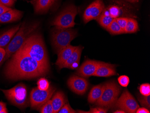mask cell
Segmentation results:
<instances>
[{
	"mask_svg": "<svg viewBox=\"0 0 150 113\" xmlns=\"http://www.w3.org/2000/svg\"><path fill=\"white\" fill-rule=\"evenodd\" d=\"M49 72L21 48L12 55L6 65L5 75L11 80L43 76Z\"/></svg>",
	"mask_w": 150,
	"mask_h": 113,
	"instance_id": "obj_1",
	"label": "cell"
},
{
	"mask_svg": "<svg viewBox=\"0 0 150 113\" xmlns=\"http://www.w3.org/2000/svg\"><path fill=\"white\" fill-rule=\"evenodd\" d=\"M49 72L50 65L42 36L39 33H33L20 48Z\"/></svg>",
	"mask_w": 150,
	"mask_h": 113,
	"instance_id": "obj_2",
	"label": "cell"
},
{
	"mask_svg": "<svg viewBox=\"0 0 150 113\" xmlns=\"http://www.w3.org/2000/svg\"><path fill=\"white\" fill-rule=\"evenodd\" d=\"M40 23L38 22L32 23L23 22L21 24L18 31L5 48L6 55L2 63L7 60V59L20 49L26 39L36 31Z\"/></svg>",
	"mask_w": 150,
	"mask_h": 113,
	"instance_id": "obj_3",
	"label": "cell"
},
{
	"mask_svg": "<svg viewBox=\"0 0 150 113\" xmlns=\"http://www.w3.org/2000/svg\"><path fill=\"white\" fill-rule=\"evenodd\" d=\"M77 32L75 29L55 26L52 32V44L57 53L70 45L76 38Z\"/></svg>",
	"mask_w": 150,
	"mask_h": 113,
	"instance_id": "obj_4",
	"label": "cell"
},
{
	"mask_svg": "<svg viewBox=\"0 0 150 113\" xmlns=\"http://www.w3.org/2000/svg\"><path fill=\"white\" fill-rule=\"evenodd\" d=\"M120 87L115 82L104 83L102 96L95 102V104L98 107L107 109L114 106L120 94Z\"/></svg>",
	"mask_w": 150,
	"mask_h": 113,
	"instance_id": "obj_5",
	"label": "cell"
},
{
	"mask_svg": "<svg viewBox=\"0 0 150 113\" xmlns=\"http://www.w3.org/2000/svg\"><path fill=\"white\" fill-rule=\"evenodd\" d=\"M1 90L8 101L13 105L20 108L28 106L27 90L24 84L20 83L8 90Z\"/></svg>",
	"mask_w": 150,
	"mask_h": 113,
	"instance_id": "obj_6",
	"label": "cell"
},
{
	"mask_svg": "<svg viewBox=\"0 0 150 113\" xmlns=\"http://www.w3.org/2000/svg\"><path fill=\"white\" fill-rule=\"evenodd\" d=\"M77 8L73 4L67 6L55 18L52 25L63 28H71L75 25V18L77 14Z\"/></svg>",
	"mask_w": 150,
	"mask_h": 113,
	"instance_id": "obj_7",
	"label": "cell"
},
{
	"mask_svg": "<svg viewBox=\"0 0 150 113\" xmlns=\"http://www.w3.org/2000/svg\"><path fill=\"white\" fill-rule=\"evenodd\" d=\"M55 90L56 88L52 86L46 90H40L38 87L34 88L30 93L31 108L33 109L40 110L42 106L50 99Z\"/></svg>",
	"mask_w": 150,
	"mask_h": 113,
	"instance_id": "obj_8",
	"label": "cell"
},
{
	"mask_svg": "<svg viewBox=\"0 0 150 113\" xmlns=\"http://www.w3.org/2000/svg\"><path fill=\"white\" fill-rule=\"evenodd\" d=\"M114 105L125 113H136L139 108L135 99L127 90L124 91L120 97L118 98Z\"/></svg>",
	"mask_w": 150,
	"mask_h": 113,
	"instance_id": "obj_9",
	"label": "cell"
},
{
	"mask_svg": "<svg viewBox=\"0 0 150 113\" xmlns=\"http://www.w3.org/2000/svg\"><path fill=\"white\" fill-rule=\"evenodd\" d=\"M105 6L102 0H95L87 7L83 14V21L85 23L96 19L104 11Z\"/></svg>",
	"mask_w": 150,
	"mask_h": 113,
	"instance_id": "obj_10",
	"label": "cell"
},
{
	"mask_svg": "<svg viewBox=\"0 0 150 113\" xmlns=\"http://www.w3.org/2000/svg\"><path fill=\"white\" fill-rule=\"evenodd\" d=\"M70 89L75 93L83 95L88 90V82L84 77L79 76H72L67 81Z\"/></svg>",
	"mask_w": 150,
	"mask_h": 113,
	"instance_id": "obj_11",
	"label": "cell"
},
{
	"mask_svg": "<svg viewBox=\"0 0 150 113\" xmlns=\"http://www.w3.org/2000/svg\"><path fill=\"white\" fill-rule=\"evenodd\" d=\"M100 61L95 60H86L83 64L77 69L76 74L79 76L84 78L90 77L94 75L96 71Z\"/></svg>",
	"mask_w": 150,
	"mask_h": 113,
	"instance_id": "obj_12",
	"label": "cell"
},
{
	"mask_svg": "<svg viewBox=\"0 0 150 113\" xmlns=\"http://www.w3.org/2000/svg\"><path fill=\"white\" fill-rule=\"evenodd\" d=\"M117 75L115 65L105 62H99L98 67L93 76L108 77Z\"/></svg>",
	"mask_w": 150,
	"mask_h": 113,
	"instance_id": "obj_13",
	"label": "cell"
},
{
	"mask_svg": "<svg viewBox=\"0 0 150 113\" xmlns=\"http://www.w3.org/2000/svg\"><path fill=\"white\" fill-rule=\"evenodd\" d=\"M83 48L81 46H76L72 54L62 65L61 69L64 68L74 69L77 68L80 62L81 54Z\"/></svg>",
	"mask_w": 150,
	"mask_h": 113,
	"instance_id": "obj_14",
	"label": "cell"
},
{
	"mask_svg": "<svg viewBox=\"0 0 150 113\" xmlns=\"http://www.w3.org/2000/svg\"><path fill=\"white\" fill-rule=\"evenodd\" d=\"M23 12L21 11L11 9L0 16V23H8L20 20L22 17Z\"/></svg>",
	"mask_w": 150,
	"mask_h": 113,
	"instance_id": "obj_15",
	"label": "cell"
},
{
	"mask_svg": "<svg viewBox=\"0 0 150 113\" xmlns=\"http://www.w3.org/2000/svg\"><path fill=\"white\" fill-rule=\"evenodd\" d=\"M76 48V46L69 45L58 53V59L55 64L59 69H61L62 65L69 58Z\"/></svg>",
	"mask_w": 150,
	"mask_h": 113,
	"instance_id": "obj_16",
	"label": "cell"
},
{
	"mask_svg": "<svg viewBox=\"0 0 150 113\" xmlns=\"http://www.w3.org/2000/svg\"><path fill=\"white\" fill-rule=\"evenodd\" d=\"M20 25L21 24H18L10 28L0 35V48L5 49L9 44L13 36L20 28Z\"/></svg>",
	"mask_w": 150,
	"mask_h": 113,
	"instance_id": "obj_17",
	"label": "cell"
},
{
	"mask_svg": "<svg viewBox=\"0 0 150 113\" xmlns=\"http://www.w3.org/2000/svg\"><path fill=\"white\" fill-rule=\"evenodd\" d=\"M30 2L33 4L37 14L48 11L54 3L52 0H32Z\"/></svg>",
	"mask_w": 150,
	"mask_h": 113,
	"instance_id": "obj_18",
	"label": "cell"
},
{
	"mask_svg": "<svg viewBox=\"0 0 150 113\" xmlns=\"http://www.w3.org/2000/svg\"><path fill=\"white\" fill-rule=\"evenodd\" d=\"M54 113H57L67 102V99L64 92H57L51 99Z\"/></svg>",
	"mask_w": 150,
	"mask_h": 113,
	"instance_id": "obj_19",
	"label": "cell"
},
{
	"mask_svg": "<svg viewBox=\"0 0 150 113\" xmlns=\"http://www.w3.org/2000/svg\"><path fill=\"white\" fill-rule=\"evenodd\" d=\"M103 87L104 84H100L93 87L88 94V102L93 104L96 102L102 96Z\"/></svg>",
	"mask_w": 150,
	"mask_h": 113,
	"instance_id": "obj_20",
	"label": "cell"
},
{
	"mask_svg": "<svg viewBox=\"0 0 150 113\" xmlns=\"http://www.w3.org/2000/svg\"><path fill=\"white\" fill-rule=\"evenodd\" d=\"M139 30V25L137 21L132 18H128L126 27L124 33H136Z\"/></svg>",
	"mask_w": 150,
	"mask_h": 113,
	"instance_id": "obj_21",
	"label": "cell"
},
{
	"mask_svg": "<svg viewBox=\"0 0 150 113\" xmlns=\"http://www.w3.org/2000/svg\"><path fill=\"white\" fill-rule=\"evenodd\" d=\"M113 19L114 18L109 15V14H106L105 13H103L102 14H101L96 19L98 23L102 27L107 29L112 21Z\"/></svg>",
	"mask_w": 150,
	"mask_h": 113,
	"instance_id": "obj_22",
	"label": "cell"
},
{
	"mask_svg": "<svg viewBox=\"0 0 150 113\" xmlns=\"http://www.w3.org/2000/svg\"><path fill=\"white\" fill-rule=\"evenodd\" d=\"M107 29L111 33V34L113 35H118L124 33L123 30L120 28L115 18H114L112 21Z\"/></svg>",
	"mask_w": 150,
	"mask_h": 113,
	"instance_id": "obj_23",
	"label": "cell"
},
{
	"mask_svg": "<svg viewBox=\"0 0 150 113\" xmlns=\"http://www.w3.org/2000/svg\"><path fill=\"white\" fill-rule=\"evenodd\" d=\"M40 110L42 113H54L51 100L49 99L42 106Z\"/></svg>",
	"mask_w": 150,
	"mask_h": 113,
	"instance_id": "obj_24",
	"label": "cell"
},
{
	"mask_svg": "<svg viewBox=\"0 0 150 113\" xmlns=\"http://www.w3.org/2000/svg\"><path fill=\"white\" fill-rule=\"evenodd\" d=\"M50 87L48 81L44 78H41L38 82V87L42 90H46Z\"/></svg>",
	"mask_w": 150,
	"mask_h": 113,
	"instance_id": "obj_25",
	"label": "cell"
},
{
	"mask_svg": "<svg viewBox=\"0 0 150 113\" xmlns=\"http://www.w3.org/2000/svg\"><path fill=\"white\" fill-rule=\"evenodd\" d=\"M140 92L144 96L150 95V85L149 83L142 84L140 86Z\"/></svg>",
	"mask_w": 150,
	"mask_h": 113,
	"instance_id": "obj_26",
	"label": "cell"
},
{
	"mask_svg": "<svg viewBox=\"0 0 150 113\" xmlns=\"http://www.w3.org/2000/svg\"><path fill=\"white\" fill-rule=\"evenodd\" d=\"M139 100L142 106H144L148 109L150 108V96H142L139 98Z\"/></svg>",
	"mask_w": 150,
	"mask_h": 113,
	"instance_id": "obj_27",
	"label": "cell"
},
{
	"mask_svg": "<svg viewBox=\"0 0 150 113\" xmlns=\"http://www.w3.org/2000/svg\"><path fill=\"white\" fill-rule=\"evenodd\" d=\"M119 84L123 87H127L129 83V78L126 75H122L118 78Z\"/></svg>",
	"mask_w": 150,
	"mask_h": 113,
	"instance_id": "obj_28",
	"label": "cell"
},
{
	"mask_svg": "<svg viewBox=\"0 0 150 113\" xmlns=\"http://www.w3.org/2000/svg\"><path fill=\"white\" fill-rule=\"evenodd\" d=\"M58 113H75L76 111L73 109L71 107L69 103L65 104L62 107Z\"/></svg>",
	"mask_w": 150,
	"mask_h": 113,
	"instance_id": "obj_29",
	"label": "cell"
},
{
	"mask_svg": "<svg viewBox=\"0 0 150 113\" xmlns=\"http://www.w3.org/2000/svg\"><path fill=\"white\" fill-rule=\"evenodd\" d=\"M115 18L120 28L123 29V31H124L125 28L126 27L127 21H128V18L120 17L117 18Z\"/></svg>",
	"mask_w": 150,
	"mask_h": 113,
	"instance_id": "obj_30",
	"label": "cell"
},
{
	"mask_svg": "<svg viewBox=\"0 0 150 113\" xmlns=\"http://www.w3.org/2000/svg\"><path fill=\"white\" fill-rule=\"evenodd\" d=\"M108 111V109L107 108L99 107L91 108L88 112L90 113H106Z\"/></svg>",
	"mask_w": 150,
	"mask_h": 113,
	"instance_id": "obj_31",
	"label": "cell"
},
{
	"mask_svg": "<svg viewBox=\"0 0 150 113\" xmlns=\"http://www.w3.org/2000/svg\"><path fill=\"white\" fill-rule=\"evenodd\" d=\"M15 3V0H0V4L11 8Z\"/></svg>",
	"mask_w": 150,
	"mask_h": 113,
	"instance_id": "obj_32",
	"label": "cell"
},
{
	"mask_svg": "<svg viewBox=\"0 0 150 113\" xmlns=\"http://www.w3.org/2000/svg\"><path fill=\"white\" fill-rule=\"evenodd\" d=\"M6 105L5 103L0 102V113H8V111L6 108Z\"/></svg>",
	"mask_w": 150,
	"mask_h": 113,
	"instance_id": "obj_33",
	"label": "cell"
},
{
	"mask_svg": "<svg viewBox=\"0 0 150 113\" xmlns=\"http://www.w3.org/2000/svg\"><path fill=\"white\" fill-rule=\"evenodd\" d=\"M5 55H6V51L5 49L0 48V64L3 62Z\"/></svg>",
	"mask_w": 150,
	"mask_h": 113,
	"instance_id": "obj_34",
	"label": "cell"
},
{
	"mask_svg": "<svg viewBox=\"0 0 150 113\" xmlns=\"http://www.w3.org/2000/svg\"><path fill=\"white\" fill-rule=\"evenodd\" d=\"M11 8L6 7V6H4L3 5H1V4H0V16L2 15L5 12L9 11V10H11Z\"/></svg>",
	"mask_w": 150,
	"mask_h": 113,
	"instance_id": "obj_35",
	"label": "cell"
},
{
	"mask_svg": "<svg viewBox=\"0 0 150 113\" xmlns=\"http://www.w3.org/2000/svg\"><path fill=\"white\" fill-rule=\"evenodd\" d=\"M137 113H150V111L146 108H139L136 112Z\"/></svg>",
	"mask_w": 150,
	"mask_h": 113,
	"instance_id": "obj_36",
	"label": "cell"
},
{
	"mask_svg": "<svg viewBox=\"0 0 150 113\" xmlns=\"http://www.w3.org/2000/svg\"><path fill=\"white\" fill-rule=\"evenodd\" d=\"M125 1L131 3H136V2H138L139 0H125Z\"/></svg>",
	"mask_w": 150,
	"mask_h": 113,
	"instance_id": "obj_37",
	"label": "cell"
},
{
	"mask_svg": "<svg viewBox=\"0 0 150 113\" xmlns=\"http://www.w3.org/2000/svg\"><path fill=\"white\" fill-rule=\"evenodd\" d=\"M114 113H125V112L124 111L122 110H118L117 111H115Z\"/></svg>",
	"mask_w": 150,
	"mask_h": 113,
	"instance_id": "obj_38",
	"label": "cell"
},
{
	"mask_svg": "<svg viewBox=\"0 0 150 113\" xmlns=\"http://www.w3.org/2000/svg\"><path fill=\"white\" fill-rule=\"evenodd\" d=\"M56 0H52V1H53V3H54V1H56Z\"/></svg>",
	"mask_w": 150,
	"mask_h": 113,
	"instance_id": "obj_39",
	"label": "cell"
}]
</instances>
